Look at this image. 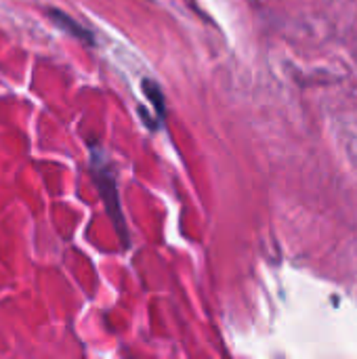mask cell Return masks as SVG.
<instances>
[{"label": "cell", "instance_id": "cell-2", "mask_svg": "<svg viewBox=\"0 0 357 359\" xmlns=\"http://www.w3.org/2000/svg\"><path fill=\"white\" fill-rule=\"evenodd\" d=\"M48 15L53 17V21L59 25V27H63L65 32H69L72 36H76V38H80V40H86V42H90V34L80 25V23H76L74 19H69L65 13H61V11H48Z\"/></svg>", "mask_w": 357, "mask_h": 359}, {"label": "cell", "instance_id": "cell-1", "mask_svg": "<svg viewBox=\"0 0 357 359\" xmlns=\"http://www.w3.org/2000/svg\"><path fill=\"white\" fill-rule=\"evenodd\" d=\"M105 156L93 151V177L97 181V187L101 191V198L107 206V212L116 225V229L120 231L122 236V242L124 246L128 244V236H126V227H124V217H122V210H120V200H118V187H116V177L114 172L109 170L107 166V160H103Z\"/></svg>", "mask_w": 357, "mask_h": 359}]
</instances>
